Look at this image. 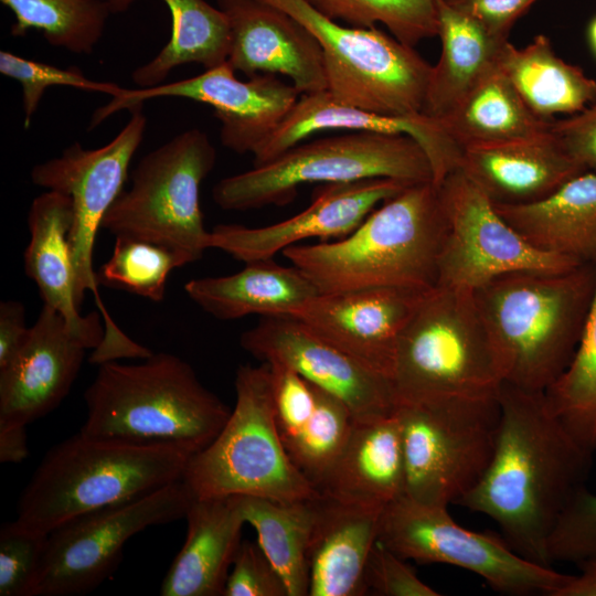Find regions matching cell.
Masks as SVG:
<instances>
[{"label":"cell","mask_w":596,"mask_h":596,"mask_svg":"<svg viewBox=\"0 0 596 596\" xmlns=\"http://www.w3.org/2000/svg\"><path fill=\"white\" fill-rule=\"evenodd\" d=\"M302 23L319 42L327 92L337 103L386 115L423 113L432 65L375 26L342 25L306 0H260Z\"/></svg>","instance_id":"12"},{"label":"cell","mask_w":596,"mask_h":596,"mask_svg":"<svg viewBox=\"0 0 596 596\" xmlns=\"http://www.w3.org/2000/svg\"><path fill=\"white\" fill-rule=\"evenodd\" d=\"M223 596H288L283 577L258 542L242 541Z\"/></svg>","instance_id":"43"},{"label":"cell","mask_w":596,"mask_h":596,"mask_svg":"<svg viewBox=\"0 0 596 596\" xmlns=\"http://www.w3.org/2000/svg\"><path fill=\"white\" fill-rule=\"evenodd\" d=\"M171 15V36L131 78L139 88L155 87L178 66L196 63L205 70L227 61L231 43L226 14L206 0H162Z\"/></svg>","instance_id":"33"},{"label":"cell","mask_w":596,"mask_h":596,"mask_svg":"<svg viewBox=\"0 0 596 596\" xmlns=\"http://www.w3.org/2000/svg\"><path fill=\"white\" fill-rule=\"evenodd\" d=\"M590 47L596 55V15L592 19L587 30Z\"/></svg>","instance_id":"51"},{"label":"cell","mask_w":596,"mask_h":596,"mask_svg":"<svg viewBox=\"0 0 596 596\" xmlns=\"http://www.w3.org/2000/svg\"><path fill=\"white\" fill-rule=\"evenodd\" d=\"M405 496L437 507L457 504L481 479L497 444L498 394L400 403Z\"/></svg>","instance_id":"10"},{"label":"cell","mask_w":596,"mask_h":596,"mask_svg":"<svg viewBox=\"0 0 596 596\" xmlns=\"http://www.w3.org/2000/svg\"><path fill=\"white\" fill-rule=\"evenodd\" d=\"M437 120L462 150L542 135L552 121L534 115L499 68Z\"/></svg>","instance_id":"32"},{"label":"cell","mask_w":596,"mask_h":596,"mask_svg":"<svg viewBox=\"0 0 596 596\" xmlns=\"http://www.w3.org/2000/svg\"><path fill=\"white\" fill-rule=\"evenodd\" d=\"M46 534L20 529L13 522L0 530V596H30Z\"/></svg>","instance_id":"42"},{"label":"cell","mask_w":596,"mask_h":596,"mask_svg":"<svg viewBox=\"0 0 596 596\" xmlns=\"http://www.w3.org/2000/svg\"><path fill=\"white\" fill-rule=\"evenodd\" d=\"M215 162V147L204 131L192 128L174 136L139 161L131 187L113 203L102 228L170 246L189 264L199 260L210 236L201 184Z\"/></svg>","instance_id":"11"},{"label":"cell","mask_w":596,"mask_h":596,"mask_svg":"<svg viewBox=\"0 0 596 596\" xmlns=\"http://www.w3.org/2000/svg\"><path fill=\"white\" fill-rule=\"evenodd\" d=\"M391 382L397 404L498 394L503 364L472 290L424 295L397 340Z\"/></svg>","instance_id":"6"},{"label":"cell","mask_w":596,"mask_h":596,"mask_svg":"<svg viewBox=\"0 0 596 596\" xmlns=\"http://www.w3.org/2000/svg\"><path fill=\"white\" fill-rule=\"evenodd\" d=\"M235 393L234 409L221 432L188 462L182 480L193 497L296 501L319 496L290 461L278 435L269 364L240 366Z\"/></svg>","instance_id":"8"},{"label":"cell","mask_w":596,"mask_h":596,"mask_svg":"<svg viewBox=\"0 0 596 596\" xmlns=\"http://www.w3.org/2000/svg\"><path fill=\"white\" fill-rule=\"evenodd\" d=\"M226 14L227 62L247 77L284 75L300 95L327 91L322 49L296 18L260 0H216Z\"/></svg>","instance_id":"20"},{"label":"cell","mask_w":596,"mask_h":596,"mask_svg":"<svg viewBox=\"0 0 596 596\" xmlns=\"http://www.w3.org/2000/svg\"><path fill=\"white\" fill-rule=\"evenodd\" d=\"M493 205L534 248L596 265V172L585 171L534 203Z\"/></svg>","instance_id":"29"},{"label":"cell","mask_w":596,"mask_h":596,"mask_svg":"<svg viewBox=\"0 0 596 596\" xmlns=\"http://www.w3.org/2000/svg\"><path fill=\"white\" fill-rule=\"evenodd\" d=\"M25 427L20 424L0 423V462L18 464L28 457Z\"/></svg>","instance_id":"48"},{"label":"cell","mask_w":596,"mask_h":596,"mask_svg":"<svg viewBox=\"0 0 596 596\" xmlns=\"http://www.w3.org/2000/svg\"><path fill=\"white\" fill-rule=\"evenodd\" d=\"M551 130L578 164L596 172V99L568 118L553 119Z\"/></svg>","instance_id":"45"},{"label":"cell","mask_w":596,"mask_h":596,"mask_svg":"<svg viewBox=\"0 0 596 596\" xmlns=\"http://www.w3.org/2000/svg\"><path fill=\"white\" fill-rule=\"evenodd\" d=\"M184 518L187 538L160 595L223 596L245 523L235 498H194Z\"/></svg>","instance_id":"27"},{"label":"cell","mask_w":596,"mask_h":596,"mask_svg":"<svg viewBox=\"0 0 596 596\" xmlns=\"http://www.w3.org/2000/svg\"><path fill=\"white\" fill-rule=\"evenodd\" d=\"M596 291V265L517 270L473 290L504 382L544 392L570 364Z\"/></svg>","instance_id":"3"},{"label":"cell","mask_w":596,"mask_h":596,"mask_svg":"<svg viewBox=\"0 0 596 596\" xmlns=\"http://www.w3.org/2000/svg\"><path fill=\"white\" fill-rule=\"evenodd\" d=\"M11 10V35L42 33L53 46L89 54L103 36L113 13L104 0H0Z\"/></svg>","instance_id":"35"},{"label":"cell","mask_w":596,"mask_h":596,"mask_svg":"<svg viewBox=\"0 0 596 596\" xmlns=\"http://www.w3.org/2000/svg\"><path fill=\"white\" fill-rule=\"evenodd\" d=\"M86 350L62 315L43 305L19 352L0 369V423L26 426L56 408L68 394Z\"/></svg>","instance_id":"22"},{"label":"cell","mask_w":596,"mask_h":596,"mask_svg":"<svg viewBox=\"0 0 596 596\" xmlns=\"http://www.w3.org/2000/svg\"><path fill=\"white\" fill-rule=\"evenodd\" d=\"M113 13H123L127 11L138 0H104Z\"/></svg>","instance_id":"50"},{"label":"cell","mask_w":596,"mask_h":596,"mask_svg":"<svg viewBox=\"0 0 596 596\" xmlns=\"http://www.w3.org/2000/svg\"><path fill=\"white\" fill-rule=\"evenodd\" d=\"M377 541L405 560L469 571L507 595L556 596L573 576L521 556L503 538L459 525L447 507L405 494L383 508Z\"/></svg>","instance_id":"13"},{"label":"cell","mask_w":596,"mask_h":596,"mask_svg":"<svg viewBox=\"0 0 596 596\" xmlns=\"http://www.w3.org/2000/svg\"><path fill=\"white\" fill-rule=\"evenodd\" d=\"M459 169L496 204L538 202L586 170L547 132L462 150Z\"/></svg>","instance_id":"23"},{"label":"cell","mask_w":596,"mask_h":596,"mask_svg":"<svg viewBox=\"0 0 596 596\" xmlns=\"http://www.w3.org/2000/svg\"><path fill=\"white\" fill-rule=\"evenodd\" d=\"M500 425L491 461L457 504L492 519L521 556L551 566L547 539L583 486L594 453L584 448L549 411L542 392L503 382Z\"/></svg>","instance_id":"1"},{"label":"cell","mask_w":596,"mask_h":596,"mask_svg":"<svg viewBox=\"0 0 596 596\" xmlns=\"http://www.w3.org/2000/svg\"><path fill=\"white\" fill-rule=\"evenodd\" d=\"M499 70L530 110L544 120L579 113L596 99V81L561 58L543 34L521 49L508 41L500 55Z\"/></svg>","instance_id":"31"},{"label":"cell","mask_w":596,"mask_h":596,"mask_svg":"<svg viewBox=\"0 0 596 596\" xmlns=\"http://www.w3.org/2000/svg\"><path fill=\"white\" fill-rule=\"evenodd\" d=\"M193 455L178 444L92 436L81 430L43 457L21 492L13 524L47 534L79 515L182 480Z\"/></svg>","instance_id":"4"},{"label":"cell","mask_w":596,"mask_h":596,"mask_svg":"<svg viewBox=\"0 0 596 596\" xmlns=\"http://www.w3.org/2000/svg\"><path fill=\"white\" fill-rule=\"evenodd\" d=\"M440 56L432 66L423 113L440 119L499 68L509 41L487 32L470 17L439 0Z\"/></svg>","instance_id":"30"},{"label":"cell","mask_w":596,"mask_h":596,"mask_svg":"<svg viewBox=\"0 0 596 596\" xmlns=\"http://www.w3.org/2000/svg\"><path fill=\"white\" fill-rule=\"evenodd\" d=\"M578 565L579 574L573 575L556 596H596V555Z\"/></svg>","instance_id":"49"},{"label":"cell","mask_w":596,"mask_h":596,"mask_svg":"<svg viewBox=\"0 0 596 596\" xmlns=\"http://www.w3.org/2000/svg\"><path fill=\"white\" fill-rule=\"evenodd\" d=\"M30 328L24 305L18 300L0 304V369L9 364L23 345Z\"/></svg>","instance_id":"47"},{"label":"cell","mask_w":596,"mask_h":596,"mask_svg":"<svg viewBox=\"0 0 596 596\" xmlns=\"http://www.w3.org/2000/svg\"><path fill=\"white\" fill-rule=\"evenodd\" d=\"M596 555V493L586 485L568 501L554 525L546 544L550 564H579Z\"/></svg>","instance_id":"41"},{"label":"cell","mask_w":596,"mask_h":596,"mask_svg":"<svg viewBox=\"0 0 596 596\" xmlns=\"http://www.w3.org/2000/svg\"><path fill=\"white\" fill-rule=\"evenodd\" d=\"M72 221L73 206L67 194L47 190L32 201L24 269L36 284L44 305L58 311L72 334L87 350H94L103 340L104 324L98 310L86 316L79 313L68 242Z\"/></svg>","instance_id":"24"},{"label":"cell","mask_w":596,"mask_h":596,"mask_svg":"<svg viewBox=\"0 0 596 596\" xmlns=\"http://www.w3.org/2000/svg\"><path fill=\"white\" fill-rule=\"evenodd\" d=\"M549 411L584 448L596 453V291L576 351L543 392Z\"/></svg>","instance_id":"36"},{"label":"cell","mask_w":596,"mask_h":596,"mask_svg":"<svg viewBox=\"0 0 596 596\" xmlns=\"http://www.w3.org/2000/svg\"><path fill=\"white\" fill-rule=\"evenodd\" d=\"M446 231L439 185L428 181L384 201L342 238L297 244L281 253L320 294L374 287L429 290L438 283Z\"/></svg>","instance_id":"2"},{"label":"cell","mask_w":596,"mask_h":596,"mask_svg":"<svg viewBox=\"0 0 596 596\" xmlns=\"http://www.w3.org/2000/svg\"><path fill=\"white\" fill-rule=\"evenodd\" d=\"M380 178L434 182L427 155L412 137L353 131L295 145L269 162L220 180L212 196L223 210L247 211L285 205L304 184Z\"/></svg>","instance_id":"7"},{"label":"cell","mask_w":596,"mask_h":596,"mask_svg":"<svg viewBox=\"0 0 596 596\" xmlns=\"http://www.w3.org/2000/svg\"><path fill=\"white\" fill-rule=\"evenodd\" d=\"M142 106L130 110L129 121L105 146L84 149L78 142L67 147L58 157L39 163L31 170L35 185L67 194L72 200L73 221L68 242L75 272L76 301L82 302L89 291L102 316L104 337L93 350L97 363L137 359L146 348L130 339L113 320L98 292L93 253L103 220L123 192L129 164L146 131L147 118Z\"/></svg>","instance_id":"9"},{"label":"cell","mask_w":596,"mask_h":596,"mask_svg":"<svg viewBox=\"0 0 596 596\" xmlns=\"http://www.w3.org/2000/svg\"><path fill=\"white\" fill-rule=\"evenodd\" d=\"M177 249L149 240L118 235L110 258L96 272L99 286L161 301L169 274L188 265Z\"/></svg>","instance_id":"38"},{"label":"cell","mask_w":596,"mask_h":596,"mask_svg":"<svg viewBox=\"0 0 596 596\" xmlns=\"http://www.w3.org/2000/svg\"><path fill=\"white\" fill-rule=\"evenodd\" d=\"M244 350L280 363L340 398L355 421L389 416L397 402L391 380L368 368L291 317H262L241 336Z\"/></svg>","instance_id":"17"},{"label":"cell","mask_w":596,"mask_h":596,"mask_svg":"<svg viewBox=\"0 0 596 596\" xmlns=\"http://www.w3.org/2000/svg\"><path fill=\"white\" fill-rule=\"evenodd\" d=\"M405 561L377 541L365 566L366 594L373 592L380 596H439Z\"/></svg>","instance_id":"44"},{"label":"cell","mask_w":596,"mask_h":596,"mask_svg":"<svg viewBox=\"0 0 596 596\" xmlns=\"http://www.w3.org/2000/svg\"><path fill=\"white\" fill-rule=\"evenodd\" d=\"M427 291L374 287L319 294L295 319L391 380L400 334Z\"/></svg>","instance_id":"19"},{"label":"cell","mask_w":596,"mask_h":596,"mask_svg":"<svg viewBox=\"0 0 596 596\" xmlns=\"http://www.w3.org/2000/svg\"><path fill=\"white\" fill-rule=\"evenodd\" d=\"M308 546V596L366 595L364 572L377 542L383 508L319 494Z\"/></svg>","instance_id":"25"},{"label":"cell","mask_w":596,"mask_h":596,"mask_svg":"<svg viewBox=\"0 0 596 596\" xmlns=\"http://www.w3.org/2000/svg\"><path fill=\"white\" fill-rule=\"evenodd\" d=\"M323 15L355 28L381 23L415 47L438 35L439 0H306Z\"/></svg>","instance_id":"39"},{"label":"cell","mask_w":596,"mask_h":596,"mask_svg":"<svg viewBox=\"0 0 596 596\" xmlns=\"http://www.w3.org/2000/svg\"><path fill=\"white\" fill-rule=\"evenodd\" d=\"M337 129L412 137L426 152L436 184L460 167L462 149L439 120L424 113L386 115L347 106L327 91L300 95L275 132L253 153V167L269 162L313 134Z\"/></svg>","instance_id":"21"},{"label":"cell","mask_w":596,"mask_h":596,"mask_svg":"<svg viewBox=\"0 0 596 596\" xmlns=\"http://www.w3.org/2000/svg\"><path fill=\"white\" fill-rule=\"evenodd\" d=\"M408 185L386 178L323 184L315 191L307 209L284 221L260 227L240 224L214 226L210 231L209 248L220 249L246 263L273 258L308 238H342L380 204Z\"/></svg>","instance_id":"18"},{"label":"cell","mask_w":596,"mask_h":596,"mask_svg":"<svg viewBox=\"0 0 596 596\" xmlns=\"http://www.w3.org/2000/svg\"><path fill=\"white\" fill-rule=\"evenodd\" d=\"M184 290L200 308L221 320L248 315L295 318L320 294L300 269L273 258L246 262L232 275L191 279Z\"/></svg>","instance_id":"28"},{"label":"cell","mask_w":596,"mask_h":596,"mask_svg":"<svg viewBox=\"0 0 596 596\" xmlns=\"http://www.w3.org/2000/svg\"><path fill=\"white\" fill-rule=\"evenodd\" d=\"M242 518L254 526L257 542L283 577L288 596H308V546L313 525V498L278 501L234 496Z\"/></svg>","instance_id":"34"},{"label":"cell","mask_w":596,"mask_h":596,"mask_svg":"<svg viewBox=\"0 0 596 596\" xmlns=\"http://www.w3.org/2000/svg\"><path fill=\"white\" fill-rule=\"evenodd\" d=\"M158 97L187 98L210 105L221 123L222 145L238 155H253L283 123L300 93L273 74H256L241 81L226 61L191 78L149 88H123L94 111L89 128L119 110H131Z\"/></svg>","instance_id":"16"},{"label":"cell","mask_w":596,"mask_h":596,"mask_svg":"<svg viewBox=\"0 0 596 596\" xmlns=\"http://www.w3.org/2000/svg\"><path fill=\"white\" fill-rule=\"evenodd\" d=\"M490 34L509 40L514 23L538 0H443Z\"/></svg>","instance_id":"46"},{"label":"cell","mask_w":596,"mask_h":596,"mask_svg":"<svg viewBox=\"0 0 596 596\" xmlns=\"http://www.w3.org/2000/svg\"><path fill=\"white\" fill-rule=\"evenodd\" d=\"M447 231L437 286L475 290L517 270H566L579 264L531 246L460 169L439 184Z\"/></svg>","instance_id":"15"},{"label":"cell","mask_w":596,"mask_h":596,"mask_svg":"<svg viewBox=\"0 0 596 596\" xmlns=\"http://www.w3.org/2000/svg\"><path fill=\"white\" fill-rule=\"evenodd\" d=\"M82 432L143 443H172L192 453L221 432L231 409L177 355L152 353L137 364H100L84 393Z\"/></svg>","instance_id":"5"},{"label":"cell","mask_w":596,"mask_h":596,"mask_svg":"<svg viewBox=\"0 0 596 596\" xmlns=\"http://www.w3.org/2000/svg\"><path fill=\"white\" fill-rule=\"evenodd\" d=\"M315 387L312 412L283 445L297 470L317 489L343 448L354 418L340 398Z\"/></svg>","instance_id":"37"},{"label":"cell","mask_w":596,"mask_h":596,"mask_svg":"<svg viewBox=\"0 0 596 596\" xmlns=\"http://www.w3.org/2000/svg\"><path fill=\"white\" fill-rule=\"evenodd\" d=\"M194 497L183 480L72 519L46 534L30 596L93 592L119 565L125 544L149 526L184 518Z\"/></svg>","instance_id":"14"},{"label":"cell","mask_w":596,"mask_h":596,"mask_svg":"<svg viewBox=\"0 0 596 596\" xmlns=\"http://www.w3.org/2000/svg\"><path fill=\"white\" fill-rule=\"evenodd\" d=\"M0 73L20 84L25 129L30 127L33 115L49 87L70 86L105 93L113 97L123 91L115 83L87 78L76 66L61 68L52 64L28 60L8 51L0 52Z\"/></svg>","instance_id":"40"},{"label":"cell","mask_w":596,"mask_h":596,"mask_svg":"<svg viewBox=\"0 0 596 596\" xmlns=\"http://www.w3.org/2000/svg\"><path fill=\"white\" fill-rule=\"evenodd\" d=\"M338 501L384 508L405 494L402 436L396 413L355 421L339 456L317 488Z\"/></svg>","instance_id":"26"}]
</instances>
